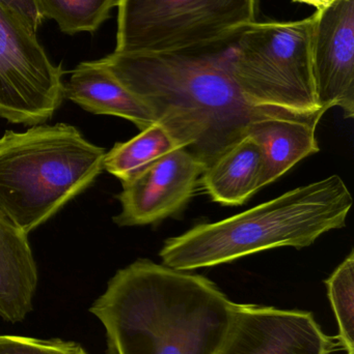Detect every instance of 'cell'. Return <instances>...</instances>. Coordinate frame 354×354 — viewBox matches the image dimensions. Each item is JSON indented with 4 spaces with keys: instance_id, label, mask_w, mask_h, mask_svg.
Wrapping results in <instances>:
<instances>
[{
    "instance_id": "5b68a950",
    "label": "cell",
    "mask_w": 354,
    "mask_h": 354,
    "mask_svg": "<svg viewBox=\"0 0 354 354\" xmlns=\"http://www.w3.org/2000/svg\"><path fill=\"white\" fill-rule=\"evenodd\" d=\"M311 41L312 17L257 21L237 35L233 71L251 105L301 118L324 116L316 100Z\"/></svg>"
},
{
    "instance_id": "30bf717a",
    "label": "cell",
    "mask_w": 354,
    "mask_h": 354,
    "mask_svg": "<svg viewBox=\"0 0 354 354\" xmlns=\"http://www.w3.org/2000/svg\"><path fill=\"white\" fill-rule=\"evenodd\" d=\"M332 346L309 312L236 304L218 354H330Z\"/></svg>"
},
{
    "instance_id": "7c38bea8",
    "label": "cell",
    "mask_w": 354,
    "mask_h": 354,
    "mask_svg": "<svg viewBox=\"0 0 354 354\" xmlns=\"http://www.w3.org/2000/svg\"><path fill=\"white\" fill-rule=\"evenodd\" d=\"M64 97L91 113L129 120L141 131L156 122L145 103L100 59L81 62L73 70L64 83Z\"/></svg>"
},
{
    "instance_id": "8fae6325",
    "label": "cell",
    "mask_w": 354,
    "mask_h": 354,
    "mask_svg": "<svg viewBox=\"0 0 354 354\" xmlns=\"http://www.w3.org/2000/svg\"><path fill=\"white\" fill-rule=\"evenodd\" d=\"M321 118L269 112L251 122L247 136L258 143L263 153L261 189L284 176L301 160L319 153L316 128Z\"/></svg>"
},
{
    "instance_id": "4fadbf2b",
    "label": "cell",
    "mask_w": 354,
    "mask_h": 354,
    "mask_svg": "<svg viewBox=\"0 0 354 354\" xmlns=\"http://www.w3.org/2000/svg\"><path fill=\"white\" fill-rule=\"evenodd\" d=\"M37 268L28 235L0 212V317L22 322L33 311Z\"/></svg>"
},
{
    "instance_id": "e0dca14e",
    "label": "cell",
    "mask_w": 354,
    "mask_h": 354,
    "mask_svg": "<svg viewBox=\"0 0 354 354\" xmlns=\"http://www.w3.org/2000/svg\"><path fill=\"white\" fill-rule=\"evenodd\" d=\"M328 299L339 326V339L347 354H354V251L326 281Z\"/></svg>"
},
{
    "instance_id": "52a82bcc",
    "label": "cell",
    "mask_w": 354,
    "mask_h": 354,
    "mask_svg": "<svg viewBox=\"0 0 354 354\" xmlns=\"http://www.w3.org/2000/svg\"><path fill=\"white\" fill-rule=\"evenodd\" d=\"M64 75L35 32L0 2V118L30 127L47 122L64 101Z\"/></svg>"
},
{
    "instance_id": "2e32d148",
    "label": "cell",
    "mask_w": 354,
    "mask_h": 354,
    "mask_svg": "<svg viewBox=\"0 0 354 354\" xmlns=\"http://www.w3.org/2000/svg\"><path fill=\"white\" fill-rule=\"evenodd\" d=\"M44 19H52L67 35L95 32L110 18L118 0H37Z\"/></svg>"
},
{
    "instance_id": "8992f818",
    "label": "cell",
    "mask_w": 354,
    "mask_h": 354,
    "mask_svg": "<svg viewBox=\"0 0 354 354\" xmlns=\"http://www.w3.org/2000/svg\"><path fill=\"white\" fill-rule=\"evenodd\" d=\"M116 53L186 51L236 37L260 0H118Z\"/></svg>"
},
{
    "instance_id": "5bb4252c",
    "label": "cell",
    "mask_w": 354,
    "mask_h": 354,
    "mask_svg": "<svg viewBox=\"0 0 354 354\" xmlns=\"http://www.w3.org/2000/svg\"><path fill=\"white\" fill-rule=\"evenodd\" d=\"M263 167L261 149L247 136L208 166L199 183L216 203L242 205L261 189Z\"/></svg>"
},
{
    "instance_id": "ffe728a7",
    "label": "cell",
    "mask_w": 354,
    "mask_h": 354,
    "mask_svg": "<svg viewBox=\"0 0 354 354\" xmlns=\"http://www.w3.org/2000/svg\"><path fill=\"white\" fill-rule=\"evenodd\" d=\"M292 1L297 2V3L309 4L319 10L328 6L333 0H292Z\"/></svg>"
},
{
    "instance_id": "3957f363",
    "label": "cell",
    "mask_w": 354,
    "mask_h": 354,
    "mask_svg": "<svg viewBox=\"0 0 354 354\" xmlns=\"http://www.w3.org/2000/svg\"><path fill=\"white\" fill-rule=\"evenodd\" d=\"M351 207L346 183L339 176H328L236 216L197 225L168 239L159 256L163 266L191 272L274 248L301 249L345 227Z\"/></svg>"
},
{
    "instance_id": "ba28073f",
    "label": "cell",
    "mask_w": 354,
    "mask_h": 354,
    "mask_svg": "<svg viewBox=\"0 0 354 354\" xmlns=\"http://www.w3.org/2000/svg\"><path fill=\"white\" fill-rule=\"evenodd\" d=\"M312 17V66L324 113L339 107L354 116V0H333Z\"/></svg>"
},
{
    "instance_id": "9c48e42d",
    "label": "cell",
    "mask_w": 354,
    "mask_h": 354,
    "mask_svg": "<svg viewBox=\"0 0 354 354\" xmlns=\"http://www.w3.org/2000/svg\"><path fill=\"white\" fill-rule=\"evenodd\" d=\"M205 167L184 149L156 160L123 183L118 195L122 212L114 216L120 227L159 222L180 212L197 189Z\"/></svg>"
},
{
    "instance_id": "9a60e30c",
    "label": "cell",
    "mask_w": 354,
    "mask_h": 354,
    "mask_svg": "<svg viewBox=\"0 0 354 354\" xmlns=\"http://www.w3.org/2000/svg\"><path fill=\"white\" fill-rule=\"evenodd\" d=\"M181 149L170 133L155 122L126 142L116 143L103 159V170L126 183L150 164Z\"/></svg>"
},
{
    "instance_id": "d6986e66",
    "label": "cell",
    "mask_w": 354,
    "mask_h": 354,
    "mask_svg": "<svg viewBox=\"0 0 354 354\" xmlns=\"http://www.w3.org/2000/svg\"><path fill=\"white\" fill-rule=\"evenodd\" d=\"M0 2L14 12L33 32H37L43 24L44 18L37 0H0Z\"/></svg>"
},
{
    "instance_id": "277c9868",
    "label": "cell",
    "mask_w": 354,
    "mask_h": 354,
    "mask_svg": "<svg viewBox=\"0 0 354 354\" xmlns=\"http://www.w3.org/2000/svg\"><path fill=\"white\" fill-rule=\"evenodd\" d=\"M105 153L68 124L6 131L0 138V212L28 235L95 181Z\"/></svg>"
},
{
    "instance_id": "ac0fdd59",
    "label": "cell",
    "mask_w": 354,
    "mask_h": 354,
    "mask_svg": "<svg viewBox=\"0 0 354 354\" xmlns=\"http://www.w3.org/2000/svg\"><path fill=\"white\" fill-rule=\"evenodd\" d=\"M0 354H87L78 343L60 339L42 340L19 336H0Z\"/></svg>"
},
{
    "instance_id": "7a4b0ae2",
    "label": "cell",
    "mask_w": 354,
    "mask_h": 354,
    "mask_svg": "<svg viewBox=\"0 0 354 354\" xmlns=\"http://www.w3.org/2000/svg\"><path fill=\"white\" fill-rule=\"evenodd\" d=\"M235 308L205 277L139 259L89 312L105 328L107 354H218Z\"/></svg>"
},
{
    "instance_id": "6da1fadb",
    "label": "cell",
    "mask_w": 354,
    "mask_h": 354,
    "mask_svg": "<svg viewBox=\"0 0 354 354\" xmlns=\"http://www.w3.org/2000/svg\"><path fill=\"white\" fill-rule=\"evenodd\" d=\"M216 46L160 53L114 52L100 59L205 169L247 137L253 120L276 112L256 108L243 95L233 71V44Z\"/></svg>"
}]
</instances>
